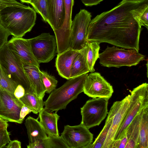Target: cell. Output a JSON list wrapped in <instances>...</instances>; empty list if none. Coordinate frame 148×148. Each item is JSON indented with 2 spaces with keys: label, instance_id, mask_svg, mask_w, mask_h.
<instances>
[{
  "label": "cell",
  "instance_id": "obj_7",
  "mask_svg": "<svg viewBox=\"0 0 148 148\" xmlns=\"http://www.w3.org/2000/svg\"><path fill=\"white\" fill-rule=\"evenodd\" d=\"M109 99L96 98L88 100L81 108V123L89 129L99 125L108 113Z\"/></svg>",
  "mask_w": 148,
  "mask_h": 148
},
{
  "label": "cell",
  "instance_id": "obj_42",
  "mask_svg": "<svg viewBox=\"0 0 148 148\" xmlns=\"http://www.w3.org/2000/svg\"><path fill=\"white\" fill-rule=\"evenodd\" d=\"M134 0L139 1V0Z\"/></svg>",
  "mask_w": 148,
  "mask_h": 148
},
{
  "label": "cell",
  "instance_id": "obj_8",
  "mask_svg": "<svg viewBox=\"0 0 148 148\" xmlns=\"http://www.w3.org/2000/svg\"><path fill=\"white\" fill-rule=\"evenodd\" d=\"M29 40L33 54L39 64L50 62L56 55L57 42L55 36L43 33Z\"/></svg>",
  "mask_w": 148,
  "mask_h": 148
},
{
  "label": "cell",
  "instance_id": "obj_38",
  "mask_svg": "<svg viewBox=\"0 0 148 148\" xmlns=\"http://www.w3.org/2000/svg\"><path fill=\"white\" fill-rule=\"evenodd\" d=\"M21 143L18 140L11 141L6 147L8 148H21Z\"/></svg>",
  "mask_w": 148,
  "mask_h": 148
},
{
  "label": "cell",
  "instance_id": "obj_9",
  "mask_svg": "<svg viewBox=\"0 0 148 148\" xmlns=\"http://www.w3.org/2000/svg\"><path fill=\"white\" fill-rule=\"evenodd\" d=\"M91 13L80 10L72 22L69 48L79 50L86 46L88 28L91 19Z\"/></svg>",
  "mask_w": 148,
  "mask_h": 148
},
{
  "label": "cell",
  "instance_id": "obj_1",
  "mask_svg": "<svg viewBox=\"0 0 148 148\" xmlns=\"http://www.w3.org/2000/svg\"><path fill=\"white\" fill-rule=\"evenodd\" d=\"M147 8L148 0H122L112 9L91 20L87 40L139 51L141 30L139 19Z\"/></svg>",
  "mask_w": 148,
  "mask_h": 148
},
{
  "label": "cell",
  "instance_id": "obj_11",
  "mask_svg": "<svg viewBox=\"0 0 148 148\" xmlns=\"http://www.w3.org/2000/svg\"><path fill=\"white\" fill-rule=\"evenodd\" d=\"M83 92L92 98L109 99L114 90L112 86L98 72L88 74L85 80Z\"/></svg>",
  "mask_w": 148,
  "mask_h": 148
},
{
  "label": "cell",
  "instance_id": "obj_26",
  "mask_svg": "<svg viewBox=\"0 0 148 148\" xmlns=\"http://www.w3.org/2000/svg\"><path fill=\"white\" fill-rule=\"evenodd\" d=\"M99 43L93 41H87L86 45L87 50L86 56L87 64L89 72L95 71L94 66L96 61L99 57Z\"/></svg>",
  "mask_w": 148,
  "mask_h": 148
},
{
  "label": "cell",
  "instance_id": "obj_10",
  "mask_svg": "<svg viewBox=\"0 0 148 148\" xmlns=\"http://www.w3.org/2000/svg\"><path fill=\"white\" fill-rule=\"evenodd\" d=\"M61 136L69 148H87L92 143L93 134L81 123L74 126H64Z\"/></svg>",
  "mask_w": 148,
  "mask_h": 148
},
{
  "label": "cell",
  "instance_id": "obj_40",
  "mask_svg": "<svg viewBox=\"0 0 148 148\" xmlns=\"http://www.w3.org/2000/svg\"><path fill=\"white\" fill-rule=\"evenodd\" d=\"M22 3H30L31 0H20Z\"/></svg>",
  "mask_w": 148,
  "mask_h": 148
},
{
  "label": "cell",
  "instance_id": "obj_18",
  "mask_svg": "<svg viewBox=\"0 0 148 148\" xmlns=\"http://www.w3.org/2000/svg\"><path fill=\"white\" fill-rule=\"evenodd\" d=\"M25 73L36 96L43 99L46 92L39 67L27 64H23Z\"/></svg>",
  "mask_w": 148,
  "mask_h": 148
},
{
  "label": "cell",
  "instance_id": "obj_31",
  "mask_svg": "<svg viewBox=\"0 0 148 148\" xmlns=\"http://www.w3.org/2000/svg\"><path fill=\"white\" fill-rule=\"evenodd\" d=\"M7 128H4L0 129V148L4 147L11 141L10 134Z\"/></svg>",
  "mask_w": 148,
  "mask_h": 148
},
{
  "label": "cell",
  "instance_id": "obj_23",
  "mask_svg": "<svg viewBox=\"0 0 148 148\" xmlns=\"http://www.w3.org/2000/svg\"><path fill=\"white\" fill-rule=\"evenodd\" d=\"M43 140L29 143L28 148H69L61 136L48 135Z\"/></svg>",
  "mask_w": 148,
  "mask_h": 148
},
{
  "label": "cell",
  "instance_id": "obj_4",
  "mask_svg": "<svg viewBox=\"0 0 148 148\" xmlns=\"http://www.w3.org/2000/svg\"><path fill=\"white\" fill-rule=\"evenodd\" d=\"M0 65L14 82L23 87L25 93H34L23 63L10 49L7 43L0 49Z\"/></svg>",
  "mask_w": 148,
  "mask_h": 148
},
{
  "label": "cell",
  "instance_id": "obj_3",
  "mask_svg": "<svg viewBox=\"0 0 148 148\" xmlns=\"http://www.w3.org/2000/svg\"><path fill=\"white\" fill-rule=\"evenodd\" d=\"M88 75L86 73L70 78L60 87L52 91L44 101V108L51 112L55 111L56 113L65 109L70 102L83 92L84 84Z\"/></svg>",
  "mask_w": 148,
  "mask_h": 148
},
{
  "label": "cell",
  "instance_id": "obj_32",
  "mask_svg": "<svg viewBox=\"0 0 148 148\" xmlns=\"http://www.w3.org/2000/svg\"><path fill=\"white\" fill-rule=\"evenodd\" d=\"M10 33L0 23V49L8 42V39Z\"/></svg>",
  "mask_w": 148,
  "mask_h": 148
},
{
  "label": "cell",
  "instance_id": "obj_30",
  "mask_svg": "<svg viewBox=\"0 0 148 148\" xmlns=\"http://www.w3.org/2000/svg\"><path fill=\"white\" fill-rule=\"evenodd\" d=\"M36 12L40 14L42 20L47 22L46 0H31L30 3Z\"/></svg>",
  "mask_w": 148,
  "mask_h": 148
},
{
  "label": "cell",
  "instance_id": "obj_29",
  "mask_svg": "<svg viewBox=\"0 0 148 148\" xmlns=\"http://www.w3.org/2000/svg\"><path fill=\"white\" fill-rule=\"evenodd\" d=\"M42 82L46 89L45 93L50 94L56 89L58 81L55 77L47 72L40 71Z\"/></svg>",
  "mask_w": 148,
  "mask_h": 148
},
{
  "label": "cell",
  "instance_id": "obj_34",
  "mask_svg": "<svg viewBox=\"0 0 148 148\" xmlns=\"http://www.w3.org/2000/svg\"><path fill=\"white\" fill-rule=\"evenodd\" d=\"M148 8H147L140 16L139 22L140 25L148 29Z\"/></svg>",
  "mask_w": 148,
  "mask_h": 148
},
{
  "label": "cell",
  "instance_id": "obj_25",
  "mask_svg": "<svg viewBox=\"0 0 148 148\" xmlns=\"http://www.w3.org/2000/svg\"><path fill=\"white\" fill-rule=\"evenodd\" d=\"M18 99L24 105L36 114L39 113L43 109L45 105L43 99L38 98L33 92L26 93L22 97Z\"/></svg>",
  "mask_w": 148,
  "mask_h": 148
},
{
  "label": "cell",
  "instance_id": "obj_12",
  "mask_svg": "<svg viewBox=\"0 0 148 148\" xmlns=\"http://www.w3.org/2000/svg\"><path fill=\"white\" fill-rule=\"evenodd\" d=\"M130 97V95H128L121 100L114 102L111 107L108 113L112 117L111 124L102 148H110L125 117Z\"/></svg>",
  "mask_w": 148,
  "mask_h": 148
},
{
  "label": "cell",
  "instance_id": "obj_27",
  "mask_svg": "<svg viewBox=\"0 0 148 148\" xmlns=\"http://www.w3.org/2000/svg\"><path fill=\"white\" fill-rule=\"evenodd\" d=\"M18 85L5 72L0 65V88L8 92L15 99L14 92Z\"/></svg>",
  "mask_w": 148,
  "mask_h": 148
},
{
  "label": "cell",
  "instance_id": "obj_39",
  "mask_svg": "<svg viewBox=\"0 0 148 148\" xmlns=\"http://www.w3.org/2000/svg\"><path fill=\"white\" fill-rule=\"evenodd\" d=\"M8 125L7 121L0 118V129L4 128H7Z\"/></svg>",
  "mask_w": 148,
  "mask_h": 148
},
{
  "label": "cell",
  "instance_id": "obj_5",
  "mask_svg": "<svg viewBox=\"0 0 148 148\" xmlns=\"http://www.w3.org/2000/svg\"><path fill=\"white\" fill-rule=\"evenodd\" d=\"M145 56L135 49L125 50L114 46H107L99 54V63L103 66L119 68L136 66L145 59Z\"/></svg>",
  "mask_w": 148,
  "mask_h": 148
},
{
  "label": "cell",
  "instance_id": "obj_6",
  "mask_svg": "<svg viewBox=\"0 0 148 148\" xmlns=\"http://www.w3.org/2000/svg\"><path fill=\"white\" fill-rule=\"evenodd\" d=\"M148 106V84L143 83L130 91L128 107L125 116L114 140L120 139L134 119L144 108Z\"/></svg>",
  "mask_w": 148,
  "mask_h": 148
},
{
  "label": "cell",
  "instance_id": "obj_36",
  "mask_svg": "<svg viewBox=\"0 0 148 148\" xmlns=\"http://www.w3.org/2000/svg\"><path fill=\"white\" fill-rule=\"evenodd\" d=\"M32 112L28 108L23 105L21 109L20 113V121L22 123L25 116L28 114Z\"/></svg>",
  "mask_w": 148,
  "mask_h": 148
},
{
  "label": "cell",
  "instance_id": "obj_35",
  "mask_svg": "<svg viewBox=\"0 0 148 148\" xmlns=\"http://www.w3.org/2000/svg\"><path fill=\"white\" fill-rule=\"evenodd\" d=\"M25 93V90L23 87L20 85H18L16 88L14 95L15 97L19 99L22 97Z\"/></svg>",
  "mask_w": 148,
  "mask_h": 148
},
{
  "label": "cell",
  "instance_id": "obj_20",
  "mask_svg": "<svg viewBox=\"0 0 148 148\" xmlns=\"http://www.w3.org/2000/svg\"><path fill=\"white\" fill-rule=\"evenodd\" d=\"M25 125L27 129L29 143L47 137L45 129L37 119L29 116L25 120Z\"/></svg>",
  "mask_w": 148,
  "mask_h": 148
},
{
  "label": "cell",
  "instance_id": "obj_33",
  "mask_svg": "<svg viewBox=\"0 0 148 148\" xmlns=\"http://www.w3.org/2000/svg\"><path fill=\"white\" fill-rule=\"evenodd\" d=\"M25 6L16 0H0V6L1 8L6 6Z\"/></svg>",
  "mask_w": 148,
  "mask_h": 148
},
{
  "label": "cell",
  "instance_id": "obj_17",
  "mask_svg": "<svg viewBox=\"0 0 148 148\" xmlns=\"http://www.w3.org/2000/svg\"><path fill=\"white\" fill-rule=\"evenodd\" d=\"M80 50H75L69 48L57 54L55 66L58 74L62 77L68 80L70 79L73 62Z\"/></svg>",
  "mask_w": 148,
  "mask_h": 148
},
{
  "label": "cell",
  "instance_id": "obj_14",
  "mask_svg": "<svg viewBox=\"0 0 148 148\" xmlns=\"http://www.w3.org/2000/svg\"><path fill=\"white\" fill-rule=\"evenodd\" d=\"M65 13L63 25L55 34L57 42V53H60L69 48L72 24V13L74 0H64Z\"/></svg>",
  "mask_w": 148,
  "mask_h": 148
},
{
  "label": "cell",
  "instance_id": "obj_28",
  "mask_svg": "<svg viewBox=\"0 0 148 148\" xmlns=\"http://www.w3.org/2000/svg\"><path fill=\"white\" fill-rule=\"evenodd\" d=\"M108 114V116L103 128L94 141L87 148H102L110 127L112 121L110 114L109 113Z\"/></svg>",
  "mask_w": 148,
  "mask_h": 148
},
{
  "label": "cell",
  "instance_id": "obj_13",
  "mask_svg": "<svg viewBox=\"0 0 148 148\" xmlns=\"http://www.w3.org/2000/svg\"><path fill=\"white\" fill-rule=\"evenodd\" d=\"M23 104L0 88V118L8 122L21 124L20 113Z\"/></svg>",
  "mask_w": 148,
  "mask_h": 148
},
{
  "label": "cell",
  "instance_id": "obj_22",
  "mask_svg": "<svg viewBox=\"0 0 148 148\" xmlns=\"http://www.w3.org/2000/svg\"><path fill=\"white\" fill-rule=\"evenodd\" d=\"M87 50L86 45L75 59L71 69L70 78L89 72L87 62Z\"/></svg>",
  "mask_w": 148,
  "mask_h": 148
},
{
  "label": "cell",
  "instance_id": "obj_15",
  "mask_svg": "<svg viewBox=\"0 0 148 148\" xmlns=\"http://www.w3.org/2000/svg\"><path fill=\"white\" fill-rule=\"evenodd\" d=\"M10 49L23 64L40 67L32 53L29 39L13 36L7 43Z\"/></svg>",
  "mask_w": 148,
  "mask_h": 148
},
{
  "label": "cell",
  "instance_id": "obj_41",
  "mask_svg": "<svg viewBox=\"0 0 148 148\" xmlns=\"http://www.w3.org/2000/svg\"><path fill=\"white\" fill-rule=\"evenodd\" d=\"M1 7L0 6V9H1Z\"/></svg>",
  "mask_w": 148,
  "mask_h": 148
},
{
  "label": "cell",
  "instance_id": "obj_21",
  "mask_svg": "<svg viewBox=\"0 0 148 148\" xmlns=\"http://www.w3.org/2000/svg\"><path fill=\"white\" fill-rule=\"evenodd\" d=\"M141 114L142 110L133 120L124 134L128 140L125 148H137Z\"/></svg>",
  "mask_w": 148,
  "mask_h": 148
},
{
  "label": "cell",
  "instance_id": "obj_2",
  "mask_svg": "<svg viewBox=\"0 0 148 148\" xmlns=\"http://www.w3.org/2000/svg\"><path fill=\"white\" fill-rule=\"evenodd\" d=\"M36 12L29 6H6L0 9V23L16 37H22L35 24Z\"/></svg>",
  "mask_w": 148,
  "mask_h": 148
},
{
  "label": "cell",
  "instance_id": "obj_16",
  "mask_svg": "<svg viewBox=\"0 0 148 148\" xmlns=\"http://www.w3.org/2000/svg\"><path fill=\"white\" fill-rule=\"evenodd\" d=\"M47 23L55 33L62 27L64 20L65 8L64 0H46Z\"/></svg>",
  "mask_w": 148,
  "mask_h": 148
},
{
  "label": "cell",
  "instance_id": "obj_19",
  "mask_svg": "<svg viewBox=\"0 0 148 148\" xmlns=\"http://www.w3.org/2000/svg\"><path fill=\"white\" fill-rule=\"evenodd\" d=\"M60 117L57 113H52L44 108L39 113L37 119H39L47 134L59 136L57 123Z\"/></svg>",
  "mask_w": 148,
  "mask_h": 148
},
{
  "label": "cell",
  "instance_id": "obj_37",
  "mask_svg": "<svg viewBox=\"0 0 148 148\" xmlns=\"http://www.w3.org/2000/svg\"><path fill=\"white\" fill-rule=\"evenodd\" d=\"M103 0H81L84 5L87 6L96 5Z\"/></svg>",
  "mask_w": 148,
  "mask_h": 148
},
{
  "label": "cell",
  "instance_id": "obj_24",
  "mask_svg": "<svg viewBox=\"0 0 148 148\" xmlns=\"http://www.w3.org/2000/svg\"><path fill=\"white\" fill-rule=\"evenodd\" d=\"M148 148V106L142 110L137 148Z\"/></svg>",
  "mask_w": 148,
  "mask_h": 148
}]
</instances>
